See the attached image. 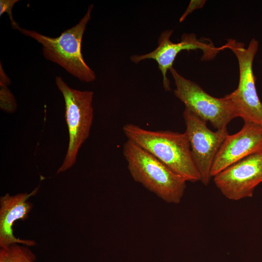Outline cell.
I'll use <instances>...</instances> for the list:
<instances>
[{
  "label": "cell",
  "mask_w": 262,
  "mask_h": 262,
  "mask_svg": "<svg viewBox=\"0 0 262 262\" xmlns=\"http://www.w3.org/2000/svg\"><path fill=\"white\" fill-rule=\"evenodd\" d=\"M39 186L29 194L19 193L14 196L7 193L0 198V247L5 248L14 244L33 246L36 243L33 240L21 239L14 235L13 226L18 220H25L33 208L28 200L35 196Z\"/></svg>",
  "instance_id": "11"
},
{
  "label": "cell",
  "mask_w": 262,
  "mask_h": 262,
  "mask_svg": "<svg viewBox=\"0 0 262 262\" xmlns=\"http://www.w3.org/2000/svg\"><path fill=\"white\" fill-rule=\"evenodd\" d=\"M122 129L128 140L148 151L187 181L200 180L185 132L149 131L131 123L125 124Z\"/></svg>",
  "instance_id": "1"
},
{
  "label": "cell",
  "mask_w": 262,
  "mask_h": 262,
  "mask_svg": "<svg viewBox=\"0 0 262 262\" xmlns=\"http://www.w3.org/2000/svg\"><path fill=\"white\" fill-rule=\"evenodd\" d=\"M213 181L228 199L252 197L255 188L262 182V151L228 166L214 176Z\"/></svg>",
  "instance_id": "9"
},
{
  "label": "cell",
  "mask_w": 262,
  "mask_h": 262,
  "mask_svg": "<svg viewBox=\"0 0 262 262\" xmlns=\"http://www.w3.org/2000/svg\"><path fill=\"white\" fill-rule=\"evenodd\" d=\"M29 246L14 244L0 248V262H35L36 256Z\"/></svg>",
  "instance_id": "12"
},
{
  "label": "cell",
  "mask_w": 262,
  "mask_h": 262,
  "mask_svg": "<svg viewBox=\"0 0 262 262\" xmlns=\"http://www.w3.org/2000/svg\"><path fill=\"white\" fill-rule=\"evenodd\" d=\"M123 154L133 180L164 202L179 204L187 181L148 151L127 140Z\"/></svg>",
  "instance_id": "2"
},
{
  "label": "cell",
  "mask_w": 262,
  "mask_h": 262,
  "mask_svg": "<svg viewBox=\"0 0 262 262\" xmlns=\"http://www.w3.org/2000/svg\"><path fill=\"white\" fill-rule=\"evenodd\" d=\"M261 151L262 126L252 122H244L238 132L228 134L223 142L213 162L212 177L237 162Z\"/></svg>",
  "instance_id": "10"
},
{
  "label": "cell",
  "mask_w": 262,
  "mask_h": 262,
  "mask_svg": "<svg viewBox=\"0 0 262 262\" xmlns=\"http://www.w3.org/2000/svg\"><path fill=\"white\" fill-rule=\"evenodd\" d=\"M183 116L186 126L192 158L200 177V181L208 185L214 158L229 134L227 128L213 131L207 122L185 108Z\"/></svg>",
  "instance_id": "7"
},
{
  "label": "cell",
  "mask_w": 262,
  "mask_h": 262,
  "mask_svg": "<svg viewBox=\"0 0 262 262\" xmlns=\"http://www.w3.org/2000/svg\"><path fill=\"white\" fill-rule=\"evenodd\" d=\"M55 82L65 100V117L69 134L68 148L57 171L59 174L73 166L80 148L89 136L94 117V93L72 88L60 76L56 77Z\"/></svg>",
  "instance_id": "4"
},
{
  "label": "cell",
  "mask_w": 262,
  "mask_h": 262,
  "mask_svg": "<svg viewBox=\"0 0 262 262\" xmlns=\"http://www.w3.org/2000/svg\"><path fill=\"white\" fill-rule=\"evenodd\" d=\"M93 8V5H90L78 23L66 29L56 38L44 35L34 30L23 29L18 24L13 28L41 44L43 54L46 59L59 65L82 82H93L96 79V74L85 62L81 51L82 36L91 19Z\"/></svg>",
  "instance_id": "3"
},
{
  "label": "cell",
  "mask_w": 262,
  "mask_h": 262,
  "mask_svg": "<svg viewBox=\"0 0 262 262\" xmlns=\"http://www.w3.org/2000/svg\"><path fill=\"white\" fill-rule=\"evenodd\" d=\"M173 31L168 30L161 33L158 41V46L153 51L143 55H132L130 57L131 60L135 64L146 59L155 60L162 73L164 87L167 91L171 90L167 72L173 67L176 56L181 51L199 49L203 52L202 60L206 61L213 59L220 51L225 49L224 46L216 48L209 39H197L194 33H184L180 42L173 43L170 39Z\"/></svg>",
  "instance_id": "8"
},
{
  "label": "cell",
  "mask_w": 262,
  "mask_h": 262,
  "mask_svg": "<svg viewBox=\"0 0 262 262\" xmlns=\"http://www.w3.org/2000/svg\"><path fill=\"white\" fill-rule=\"evenodd\" d=\"M235 55L239 65V79L237 88L225 96L232 102L238 117L244 122H252L262 126V102L256 90L253 62L258 49L259 43L251 39L246 48L245 44L229 39L224 45Z\"/></svg>",
  "instance_id": "5"
},
{
  "label": "cell",
  "mask_w": 262,
  "mask_h": 262,
  "mask_svg": "<svg viewBox=\"0 0 262 262\" xmlns=\"http://www.w3.org/2000/svg\"><path fill=\"white\" fill-rule=\"evenodd\" d=\"M206 0H191L186 10L180 18V22H182L186 16L194 10L199 9L203 7Z\"/></svg>",
  "instance_id": "15"
},
{
  "label": "cell",
  "mask_w": 262,
  "mask_h": 262,
  "mask_svg": "<svg viewBox=\"0 0 262 262\" xmlns=\"http://www.w3.org/2000/svg\"><path fill=\"white\" fill-rule=\"evenodd\" d=\"M169 71L174 80L175 96L188 109L216 130L227 128L238 115L231 101L225 96L216 98L208 94L197 83L188 80L173 67Z\"/></svg>",
  "instance_id": "6"
},
{
  "label": "cell",
  "mask_w": 262,
  "mask_h": 262,
  "mask_svg": "<svg viewBox=\"0 0 262 262\" xmlns=\"http://www.w3.org/2000/svg\"><path fill=\"white\" fill-rule=\"evenodd\" d=\"M19 0H0V16H1L4 13L8 15L11 24L14 28L17 24L14 19L12 14V9L14 4Z\"/></svg>",
  "instance_id": "14"
},
{
  "label": "cell",
  "mask_w": 262,
  "mask_h": 262,
  "mask_svg": "<svg viewBox=\"0 0 262 262\" xmlns=\"http://www.w3.org/2000/svg\"><path fill=\"white\" fill-rule=\"evenodd\" d=\"M10 80L5 73L1 64H0V107L7 113H13L17 108V103L11 91L8 88Z\"/></svg>",
  "instance_id": "13"
}]
</instances>
